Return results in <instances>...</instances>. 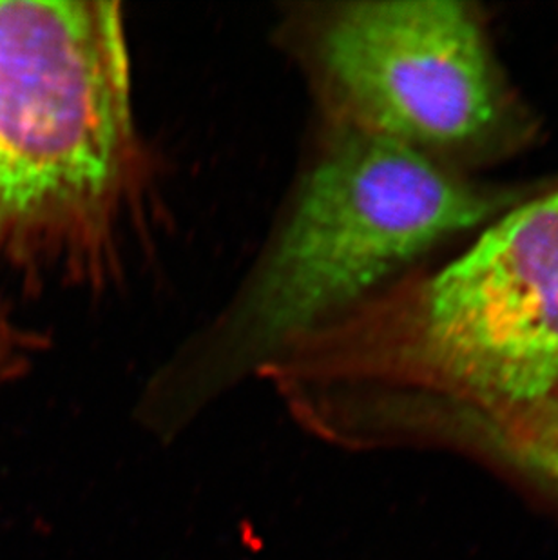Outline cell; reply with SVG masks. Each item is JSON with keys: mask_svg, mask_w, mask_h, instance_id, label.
Here are the masks:
<instances>
[{"mask_svg": "<svg viewBox=\"0 0 558 560\" xmlns=\"http://www.w3.org/2000/svg\"><path fill=\"white\" fill-rule=\"evenodd\" d=\"M43 347L44 339L19 327L0 303V388L19 380Z\"/></svg>", "mask_w": 558, "mask_h": 560, "instance_id": "8992f818", "label": "cell"}, {"mask_svg": "<svg viewBox=\"0 0 558 560\" xmlns=\"http://www.w3.org/2000/svg\"><path fill=\"white\" fill-rule=\"evenodd\" d=\"M287 32L334 124L421 149L469 140L496 118L490 55L461 2L312 5Z\"/></svg>", "mask_w": 558, "mask_h": 560, "instance_id": "277c9868", "label": "cell"}, {"mask_svg": "<svg viewBox=\"0 0 558 560\" xmlns=\"http://www.w3.org/2000/svg\"><path fill=\"white\" fill-rule=\"evenodd\" d=\"M491 201L421 149L334 124L289 212L220 316L154 377L143 423L176 434L207 402L439 240L474 228Z\"/></svg>", "mask_w": 558, "mask_h": 560, "instance_id": "7a4b0ae2", "label": "cell"}, {"mask_svg": "<svg viewBox=\"0 0 558 560\" xmlns=\"http://www.w3.org/2000/svg\"><path fill=\"white\" fill-rule=\"evenodd\" d=\"M410 317L395 343L312 328L276 361L279 390L298 410L411 372L488 410L558 390V190L488 229L425 287Z\"/></svg>", "mask_w": 558, "mask_h": 560, "instance_id": "3957f363", "label": "cell"}, {"mask_svg": "<svg viewBox=\"0 0 558 560\" xmlns=\"http://www.w3.org/2000/svg\"><path fill=\"white\" fill-rule=\"evenodd\" d=\"M151 190L120 4L0 0V270L106 289Z\"/></svg>", "mask_w": 558, "mask_h": 560, "instance_id": "6da1fadb", "label": "cell"}, {"mask_svg": "<svg viewBox=\"0 0 558 560\" xmlns=\"http://www.w3.org/2000/svg\"><path fill=\"white\" fill-rule=\"evenodd\" d=\"M474 435L491 454L558 488V390L521 407L480 413Z\"/></svg>", "mask_w": 558, "mask_h": 560, "instance_id": "5b68a950", "label": "cell"}]
</instances>
